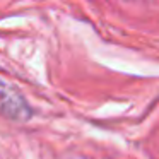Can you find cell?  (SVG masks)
<instances>
[{
    "label": "cell",
    "instance_id": "1",
    "mask_svg": "<svg viewBox=\"0 0 159 159\" xmlns=\"http://www.w3.org/2000/svg\"><path fill=\"white\" fill-rule=\"evenodd\" d=\"M0 116L14 121H28L33 116V108L24 94L0 77Z\"/></svg>",
    "mask_w": 159,
    "mask_h": 159
}]
</instances>
